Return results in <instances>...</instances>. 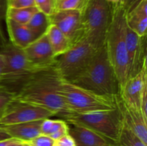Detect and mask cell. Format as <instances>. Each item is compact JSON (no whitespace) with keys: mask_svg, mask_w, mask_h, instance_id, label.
Wrapping results in <instances>:
<instances>
[{"mask_svg":"<svg viewBox=\"0 0 147 146\" xmlns=\"http://www.w3.org/2000/svg\"><path fill=\"white\" fill-rule=\"evenodd\" d=\"M62 80L55 64L37 70L14 93L13 100L44 107L64 120L72 113L60 93Z\"/></svg>","mask_w":147,"mask_h":146,"instance_id":"1","label":"cell"},{"mask_svg":"<svg viewBox=\"0 0 147 146\" xmlns=\"http://www.w3.org/2000/svg\"><path fill=\"white\" fill-rule=\"evenodd\" d=\"M126 9L119 4H111V20L105 37L104 47L119 86V92L129 77L126 52Z\"/></svg>","mask_w":147,"mask_h":146,"instance_id":"2","label":"cell"},{"mask_svg":"<svg viewBox=\"0 0 147 146\" xmlns=\"http://www.w3.org/2000/svg\"><path fill=\"white\" fill-rule=\"evenodd\" d=\"M70 82L99 95L119 94V86L105 47L96 51L86 69Z\"/></svg>","mask_w":147,"mask_h":146,"instance_id":"3","label":"cell"},{"mask_svg":"<svg viewBox=\"0 0 147 146\" xmlns=\"http://www.w3.org/2000/svg\"><path fill=\"white\" fill-rule=\"evenodd\" d=\"M60 93L72 114H83L117 107L119 94L99 95L63 79Z\"/></svg>","mask_w":147,"mask_h":146,"instance_id":"4","label":"cell"},{"mask_svg":"<svg viewBox=\"0 0 147 146\" xmlns=\"http://www.w3.org/2000/svg\"><path fill=\"white\" fill-rule=\"evenodd\" d=\"M0 54L4 60V70L0 77V86L14 94L19 87L37 70L28 60L23 49L9 41L0 45Z\"/></svg>","mask_w":147,"mask_h":146,"instance_id":"5","label":"cell"},{"mask_svg":"<svg viewBox=\"0 0 147 146\" xmlns=\"http://www.w3.org/2000/svg\"><path fill=\"white\" fill-rule=\"evenodd\" d=\"M111 15V4L106 0H87L82 10L83 37L96 50L104 46Z\"/></svg>","mask_w":147,"mask_h":146,"instance_id":"6","label":"cell"},{"mask_svg":"<svg viewBox=\"0 0 147 146\" xmlns=\"http://www.w3.org/2000/svg\"><path fill=\"white\" fill-rule=\"evenodd\" d=\"M63 120L85 126L117 143L121 130V115L119 107L83 114H70Z\"/></svg>","mask_w":147,"mask_h":146,"instance_id":"7","label":"cell"},{"mask_svg":"<svg viewBox=\"0 0 147 146\" xmlns=\"http://www.w3.org/2000/svg\"><path fill=\"white\" fill-rule=\"evenodd\" d=\"M97 50L82 38L67 52L55 57V67L62 78L71 82L87 67Z\"/></svg>","mask_w":147,"mask_h":146,"instance_id":"8","label":"cell"},{"mask_svg":"<svg viewBox=\"0 0 147 146\" xmlns=\"http://www.w3.org/2000/svg\"><path fill=\"white\" fill-rule=\"evenodd\" d=\"M53 116L55 115L53 112L44 107L12 99L0 115V125L43 120Z\"/></svg>","mask_w":147,"mask_h":146,"instance_id":"9","label":"cell"},{"mask_svg":"<svg viewBox=\"0 0 147 146\" xmlns=\"http://www.w3.org/2000/svg\"><path fill=\"white\" fill-rule=\"evenodd\" d=\"M49 20L68 38L72 45L83 38L80 10H57L49 16Z\"/></svg>","mask_w":147,"mask_h":146,"instance_id":"10","label":"cell"},{"mask_svg":"<svg viewBox=\"0 0 147 146\" xmlns=\"http://www.w3.org/2000/svg\"><path fill=\"white\" fill-rule=\"evenodd\" d=\"M146 35L140 37L126 25V44L129 64V77L142 71L146 64Z\"/></svg>","mask_w":147,"mask_h":146,"instance_id":"11","label":"cell"},{"mask_svg":"<svg viewBox=\"0 0 147 146\" xmlns=\"http://www.w3.org/2000/svg\"><path fill=\"white\" fill-rule=\"evenodd\" d=\"M23 50L29 61L37 68H46L55 64V57L46 34L36 39Z\"/></svg>","mask_w":147,"mask_h":146,"instance_id":"12","label":"cell"},{"mask_svg":"<svg viewBox=\"0 0 147 146\" xmlns=\"http://www.w3.org/2000/svg\"><path fill=\"white\" fill-rule=\"evenodd\" d=\"M117 106L121 112L122 123L147 145V118L142 110L127 105L119 95Z\"/></svg>","mask_w":147,"mask_h":146,"instance_id":"13","label":"cell"},{"mask_svg":"<svg viewBox=\"0 0 147 146\" xmlns=\"http://www.w3.org/2000/svg\"><path fill=\"white\" fill-rule=\"evenodd\" d=\"M146 84L147 66L137 74L128 78L119 92V95L125 104L141 110V97L144 87Z\"/></svg>","mask_w":147,"mask_h":146,"instance_id":"14","label":"cell"},{"mask_svg":"<svg viewBox=\"0 0 147 146\" xmlns=\"http://www.w3.org/2000/svg\"><path fill=\"white\" fill-rule=\"evenodd\" d=\"M68 124V123H67ZM68 134L76 146H117V143L99 133L76 123H69Z\"/></svg>","mask_w":147,"mask_h":146,"instance_id":"15","label":"cell"},{"mask_svg":"<svg viewBox=\"0 0 147 146\" xmlns=\"http://www.w3.org/2000/svg\"><path fill=\"white\" fill-rule=\"evenodd\" d=\"M126 25L140 37L146 35L147 0H138L126 9Z\"/></svg>","mask_w":147,"mask_h":146,"instance_id":"16","label":"cell"},{"mask_svg":"<svg viewBox=\"0 0 147 146\" xmlns=\"http://www.w3.org/2000/svg\"><path fill=\"white\" fill-rule=\"evenodd\" d=\"M43 120L0 125V128L4 130L11 137L17 138L22 142H27L41 134V124Z\"/></svg>","mask_w":147,"mask_h":146,"instance_id":"17","label":"cell"},{"mask_svg":"<svg viewBox=\"0 0 147 146\" xmlns=\"http://www.w3.org/2000/svg\"><path fill=\"white\" fill-rule=\"evenodd\" d=\"M5 20L9 42L14 46L24 49L36 40L26 24H20L7 18H5Z\"/></svg>","mask_w":147,"mask_h":146,"instance_id":"18","label":"cell"},{"mask_svg":"<svg viewBox=\"0 0 147 146\" xmlns=\"http://www.w3.org/2000/svg\"><path fill=\"white\" fill-rule=\"evenodd\" d=\"M45 34L55 57L67 52L72 46L68 38L53 24H50Z\"/></svg>","mask_w":147,"mask_h":146,"instance_id":"19","label":"cell"},{"mask_svg":"<svg viewBox=\"0 0 147 146\" xmlns=\"http://www.w3.org/2000/svg\"><path fill=\"white\" fill-rule=\"evenodd\" d=\"M50 24L49 16L38 10L26 25L32 33L35 39H37L45 34Z\"/></svg>","mask_w":147,"mask_h":146,"instance_id":"20","label":"cell"},{"mask_svg":"<svg viewBox=\"0 0 147 146\" xmlns=\"http://www.w3.org/2000/svg\"><path fill=\"white\" fill-rule=\"evenodd\" d=\"M38 9L36 7L24 8H9L7 7L5 18L9 19L20 24H26Z\"/></svg>","mask_w":147,"mask_h":146,"instance_id":"21","label":"cell"},{"mask_svg":"<svg viewBox=\"0 0 147 146\" xmlns=\"http://www.w3.org/2000/svg\"><path fill=\"white\" fill-rule=\"evenodd\" d=\"M116 143L117 146H147L134 133L123 125Z\"/></svg>","mask_w":147,"mask_h":146,"instance_id":"22","label":"cell"},{"mask_svg":"<svg viewBox=\"0 0 147 146\" xmlns=\"http://www.w3.org/2000/svg\"><path fill=\"white\" fill-rule=\"evenodd\" d=\"M67 125V123L65 120H52L50 118H46L42 120L41 124V134L50 136L57 132V130L63 128Z\"/></svg>","mask_w":147,"mask_h":146,"instance_id":"23","label":"cell"},{"mask_svg":"<svg viewBox=\"0 0 147 146\" xmlns=\"http://www.w3.org/2000/svg\"><path fill=\"white\" fill-rule=\"evenodd\" d=\"M87 0H56L55 11L57 10H82Z\"/></svg>","mask_w":147,"mask_h":146,"instance_id":"24","label":"cell"},{"mask_svg":"<svg viewBox=\"0 0 147 146\" xmlns=\"http://www.w3.org/2000/svg\"><path fill=\"white\" fill-rule=\"evenodd\" d=\"M34 5L39 11L50 16L55 11L56 0H34Z\"/></svg>","mask_w":147,"mask_h":146,"instance_id":"25","label":"cell"},{"mask_svg":"<svg viewBox=\"0 0 147 146\" xmlns=\"http://www.w3.org/2000/svg\"><path fill=\"white\" fill-rule=\"evenodd\" d=\"M55 140H53L50 136L40 134L34 138L27 142H24L30 146H53L55 144Z\"/></svg>","mask_w":147,"mask_h":146,"instance_id":"26","label":"cell"},{"mask_svg":"<svg viewBox=\"0 0 147 146\" xmlns=\"http://www.w3.org/2000/svg\"><path fill=\"white\" fill-rule=\"evenodd\" d=\"M13 95L14 94L12 92L0 86V115L9 103L12 100Z\"/></svg>","mask_w":147,"mask_h":146,"instance_id":"27","label":"cell"},{"mask_svg":"<svg viewBox=\"0 0 147 146\" xmlns=\"http://www.w3.org/2000/svg\"><path fill=\"white\" fill-rule=\"evenodd\" d=\"M7 9V0H0V45H3L8 41L6 39L1 28V21L4 20V19H5Z\"/></svg>","mask_w":147,"mask_h":146,"instance_id":"28","label":"cell"},{"mask_svg":"<svg viewBox=\"0 0 147 146\" xmlns=\"http://www.w3.org/2000/svg\"><path fill=\"white\" fill-rule=\"evenodd\" d=\"M9 8H24L35 7L34 0H7Z\"/></svg>","mask_w":147,"mask_h":146,"instance_id":"29","label":"cell"},{"mask_svg":"<svg viewBox=\"0 0 147 146\" xmlns=\"http://www.w3.org/2000/svg\"><path fill=\"white\" fill-rule=\"evenodd\" d=\"M55 143L59 146H76L74 140L69 134L66 135L59 140H56Z\"/></svg>","mask_w":147,"mask_h":146,"instance_id":"30","label":"cell"},{"mask_svg":"<svg viewBox=\"0 0 147 146\" xmlns=\"http://www.w3.org/2000/svg\"><path fill=\"white\" fill-rule=\"evenodd\" d=\"M23 143L24 142L17 138L9 137V138L4 139V140H0V146H15Z\"/></svg>","mask_w":147,"mask_h":146,"instance_id":"31","label":"cell"},{"mask_svg":"<svg viewBox=\"0 0 147 146\" xmlns=\"http://www.w3.org/2000/svg\"><path fill=\"white\" fill-rule=\"evenodd\" d=\"M68 128H69L68 124H67V125L66 126V127H63V128L57 130V132L54 133L53 134L50 135V137H51L53 140H54L55 141H56V140H59V139L61 138V137H63V136H65V135H66L68 134Z\"/></svg>","mask_w":147,"mask_h":146,"instance_id":"32","label":"cell"},{"mask_svg":"<svg viewBox=\"0 0 147 146\" xmlns=\"http://www.w3.org/2000/svg\"><path fill=\"white\" fill-rule=\"evenodd\" d=\"M9 137H11L7 133H6L4 130H3L2 129L0 128V140H4V139L9 138Z\"/></svg>","mask_w":147,"mask_h":146,"instance_id":"33","label":"cell"},{"mask_svg":"<svg viewBox=\"0 0 147 146\" xmlns=\"http://www.w3.org/2000/svg\"><path fill=\"white\" fill-rule=\"evenodd\" d=\"M138 0H128L127 1V3H126V10L127 9H129V7H131V6L133 5L134 4L135 2H136Z\"/></svg>","mask_w":147,"mask_h":146,"instance_id":"34","label":"cell"},{"mask_svg":"<svg viewBox=\"0 0 147 146\" xmlns=\"http://www.w3.org/2000/svg\"><path fill=\"white\" fill-rule=\"evenodd\" d=\"M128 0H119V2L118 4H119L120 5H121L122 7H124L126 9V3H127Z\"/></svg>","mask_w":147,"mask_h":146,"instance_id":"35","label":"cell"},{"mask_svg":"<svg viewBox=\"0 0 147 146\" xmlns=\"http://www.w3.org/2000/svg\"><path fill=\"white\" fill-rule=\"evenodd\" d=\"M106 1L110 3L111 4H116L119 2V0H106Z\"/></svg>","mask_w":147,"mask_h":146,"instance_id":"36","label":"cell"},{"mask_svg":"<svg viewBox=\"0 0 147 146\" xmlns=\"http://www.w3.org/2000/svg\"><path fill=\"white\" fill-rule=\"evenodd\" d=\"M3 62V57L1 56V54H0V62Z\"/></svg>","mask_w":147,"mask_h":146,"instance_id":"37","label":"cell"},{"mask_svg":"<svg viewBox=\"0 0 147 146\" xmlns=\"http://www.w3.org/2000/svg\"><path fill=\"white\" fill-rule=\"evenodd\" d=\"M22 146H30V145H27V143H23Z\"/></svg>","mask_w":147,"mask_h":146,"instance_id":"38","label":"cell"},{"mask_svg":"<svg viewBox=\"0 0 147 146\" xmlns=\"http://www.w3.org/2000/svg\"><path fill=\"white\" fill-rule=\"evenodd\" d=\"M53 146H59V145L57 144V143H55V144H54V145H53Z\"/></svg>","mask_w":147,"mask_h":146,"instance_id":"39","label":"cell"},{"mask_svg":"<svg viewBox=\"0 0 147 146\" xmlns=\"http://www.w3.org/2000/svg\"><path fill=\"white\" fill-rule=\"evenodd\" d=\"M23 143H22V144H20V145H15V146H22Z\"/></svg>","mask_w":147,"mask_h":146,"instance_id":"40","label":"cell"},{"mask_svg":"<svg viewBox=\"0 0 147 146\" xmlns=\"http://www.w3.org/2000/svg\"></svg>","mask_w":147,"mask_h":146,"instance_id":"41","label":"cell"}]
</instances>
